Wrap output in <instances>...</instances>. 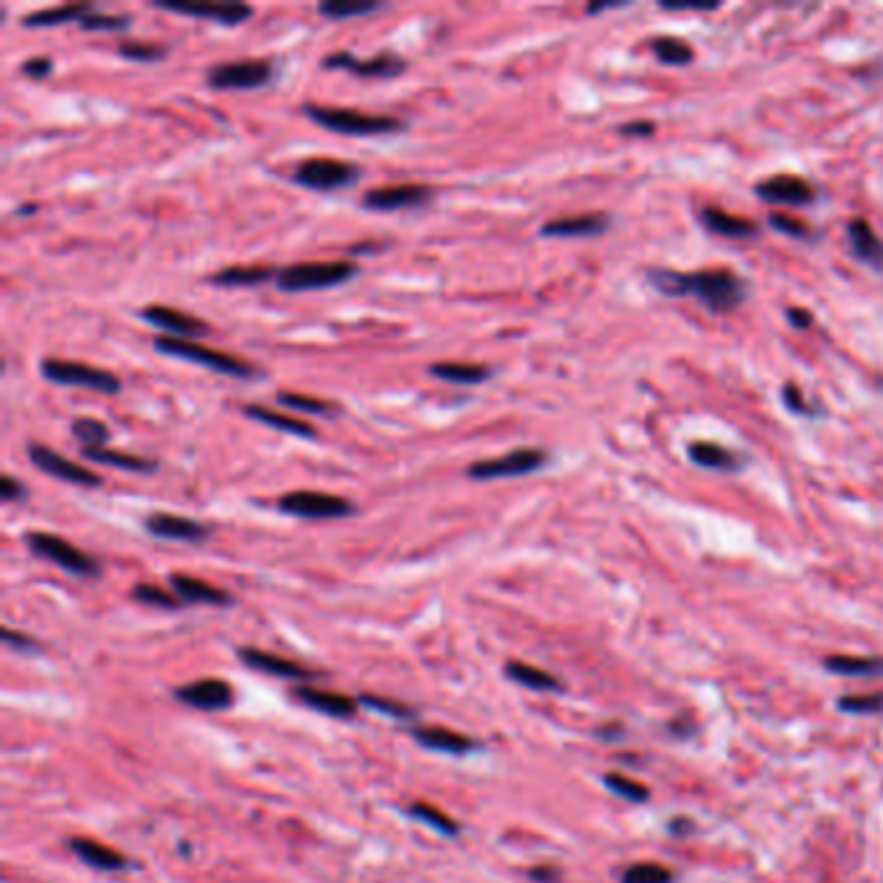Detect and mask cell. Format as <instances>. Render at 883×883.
I'll return each instance as SVG.
<instances>
[{"instance_id": "ee69618b", "label": "cell", "mask_w": 883, "mask_h": 883, "mask_svg": "<svg viewBox=\"0 0 883 883\" xmlns=\"http://www.w3.org/2000/svg\"><path fill=\"white\" fill-rule=\"evenodd\" d=\"M604 785L612 793L620 795V799H624V801L645 803L648 799H651V793H648L645 785H640L638 780H632V777L616 775V772H612V775H604Z\"/></svg>"}, {"instance_id": "cb8c5ba5", "label": "cell", "mask_w": 883, "mask_h": 883, "mask_svg": "<svg viewBox=\"0 0 883 883\" xmlns=\"http://www.w3.org/2000/svg\"><path fill=\"white\" fill-rule=\"evenodd\" d=\"M70 853H73L78 861L89 865V869L117 873L128 869V857L117 853V850L101 845V842H93L89 837H73L68 842Z\"/></svg>"}, {"instance_id": "7a4b0ae2", "label": "cell", "mask_w": 883, "mask_h": 883, "mask_svg": "<svg viewBox=\"0 0 883 883\" xmlns=\"http://www.w3.org/2000/svg\"><path fill=\"white\" fill-rule=\"evenodd\" d=\"M301 112L307 114L311 122L319 124V128L338 132V136L373 138V136H392V132L404 130V122L397 120L392 114H369V112H358V109L311 104V101H307V104L301 107Z\"/></svg>"}, {"instance_id": "4316f807", "label": "cell", "mask_w": 883, "mask_h": 883, "mask_svg": "<svg viewBox=\"0 0 883 883\" xmlns=\"http://www.w3.org/2000/svg\"><path fill=\"white\" fill-rule=\"evenodd\" d=\"M278 270L272 268H244V264H233V268H221L208 278L210 285L218 288H257L264 283H275Z\"/></svg>"}, {"instance_id": "1f68e13d", "label": "cell", "mask_w": 883, "mask_h": 883, "mask_svg": "<svg viewBox=\"0 0 883 883\" xmlns=\"http://www.w3.org/2000/svg\"><path fill=\"white\" fill-rule=\"evenodd\" d=\"M93 6L91 3H73V6H54V8H44V11H34L29 13L27 19H23V27L27 29H50V27H60V23H70V21H81L86 13H91Z\"/></svg>"}, {"instance_id": "9a60e30c", "label": "cell", "mask_w": 883, "mask_h": 883, "mask_svg": "<svg viewBox=\"0 0 883 883\" xmlns=\"http://www.w3.org/2000/svg\"><path fill=\"white\" fill-rule=\"evenodd\" d=\"M177 702L190 705L202 713H221L233 705V686L223 679H200V682L177 686L174 690Z\"/></svg>"}, {"instance_id": "277c9868", "label": "cell", "mask_w": 883, "mask_h": 883, "mask_svg": "<svg viewBox=\"0 0 883 883\" xmlns=\"http://www.w3.org/2000/svg\"><path fill=\"white\" fill-rule=\"evenodd\" d=\"M153 348L159 350L161 355L205 365V369L223 373V377L257 379V369L252 363L241 361V358H237V355L223 353V350L200 345V342H194V340H177V338H167V334H159V338L153 340Z\"/></svg>"}, {"instance_id": "9f6ffc18", "label": "cell", "mask_w": 883, "mask_h": 883, "mask_svg": "<svg viewBox=\"0 0 883 883\" xmlns=\"http://www.w3.org/2000/svg\"><path fill=\"white\" fill-rule=\"evenodd\" d=\"M529 876L534 879L536 883H554V881H558L560 873H558V869H531Z\"/></svg>"}, {"instance_id": "d6986e66", "label": "cell", "mask_w": 883, "mask_h": 883, "mask_svg": "<svg viewBox=\"0 0 883 883\" xmlns=\"http://www.w3.org/2000/svg\"><path fill=\"white\" fill-rule=\"evenodd\" d=\"M291 694L301 702V705H307L311 710H317V713H324L330 718H340V721H350V718H355L358 708H361V702L348 698V694L324 692V690H317V686H311V684L293 686Z\"/></svg>"}, {"instance_id": "9c48e42d", "label": "cell", "mask_w": 883, "mask_h": 883, "mask_svg": "<svg viewBox=\"0 0 883 883\" xmlns=\"http://www.w3.org/2000/svg\"><path fill=\"white\" fill-rule=\"evenodd\" d=\"M275 66L270 60H223L208 68L205 81L215 91H257L270 86Z\"/></svg>"}, {"instance_id": "c3c4849f", "label": "cell", "mask_w": 883, "mask_h": 883, "mask_svg": "<svg viewBox=\"0 0 883 883\" xmlns=\"http://www.w3.org/2000/svg\"><path fill=\"white\" fill-rule=\"evenodd\" d=\"M0 635H3V643L8 648H13V651H21V653L39 651V643H37L34 638H29L27 632H16L11 628H3V630H0Z\"/></svg>"}, {"instance_id": "4fadbf2b", "label": "cell", "mask_w": 883, "mask_h": 883, "mask_svg": "<svg viewBox=\"0 0 883 883\" xmlns=\"http://www.w3.org/2000/svg\"><path fill=\"white\" fill-rule=\"evenodd\" d=\"M435 198L433 187L428 184H387L363 194L361 205L377 213H394V210L423 208Z\"/></svg>"}, {"instance_id": "3957f363", "label": "cell", "mask_w": 883, "mask_h": 883, "mask_svg": "<svg viewBox=\"0 0 883 883\" xmlns=\"http://www.w3.org/2000/svg\"><path fill=\"white\" fill-rule=\"evenodd\" d=\"M358 275V264L350 260L334 262H299L280 268L275 275V288L283 293L324 291V288L345 285Z\"/></svg>"}, {"instance_id": "f546056e", "label": "cell", "mask_w": 883, "mask_h": 883, "mask_svg": "<svg viewBox=\"0 0 883 883\" xmlns=\"http://www.w3.org/2000/svg\"><path fill=\"white\" fill-rule=\"evenodd\" d=\"M850 244H853L857 260H863L871 268H881L883 264V241L876 237V231L871 229L869 221H850L847 225Z\"/></svg>"}, {"instance_id": "603a6c76", "label": "cell", "mask_w": 883, "mask_h": 883, "mask_svg": "<svg viewBox=\"0 0 883 883\" xmlns=\"http://www.w3.org/2000/svg\"><path fill=\"white\" fill-rule=\"evenodd\" d=\"M609 229V215L589 213L573 218H558L542 225V237L546 239H581V237H599Z\"/></svg>"}, {"instance_id": "5b68a950", "label": "cell", "mask_w": 883, "mask_h": 883, "mask_svg": "<svg viewBox=\"0 0 883 883\" xmlns=\"http://www.w3.org/2000/svg\"><path fill=\"white\" fill-rule=\"evenodd\" d=\"M23 544L29 546V552L34 554V558L52 562V565L62 568L70 575L78 578L101 575V565L93 554L78 550L76 544L68 542V539L50 534V531H27V534H23Z\"/></svg>"}, {"instance_id": "8992f818", "label": "cell", "mask_w": 883, "mask_h": 883, "mask_svg": "<svg viewBox=\"0 0 883 883\" xmlns=\"http://www.w3.org/2000/svg\"><path fill=\"white\" fill-rule=\"evenodd\" d=\"M39 373H42V379L50 381V384L81 387V389H91V392L107 394V397L120 394V389H122L120 377H114L112 371L97 369V365L81 363V361L44 358V361L39 363Z\"/></svg>"}, {"instance_id": "6da1fadb", "label": "cell", "mask_w": 883, "mask_h": 883, "mask_svg": "<svg viewBox=\"0 0 883 883\" xmlns=\"http://www.w3.org/2000/svg\"><path fill=\"white\" fill-rule=\"evenodd\" d=\"M651 283L666 295H694L713 311H731L746 301L744 280L731 275L725 270L710 272H674V270H651Z\"/></svg>"}, {"instance_id": "816d5d0a", "label": "cell", "mask_w": 883, "mask_h": 883, "mask_svg": "<svg viewBox=\"0 0 883 883\" xmlns=\"http://www.w3.org/2000/svg\"><path fill=\"white\" fill-rule=\"evenodd\" d=\"M770 223L775 225V229H780V231L791 233V237H809L806 223L793 221V218H785V215H770Z\"/></svg>"}, {"instance_id": "ac0fdd59", "label": "cell", "mask_w": 883, "mask_h": 883, "mask_svg": "<svg viewBox=\"0 0 883 883\" xmlns=\"http://www.w3.org/2000/svg\"><path fill=\"white\" fill-rule=\"evenodd\" d=\"M237 655L244 666L260 671V674H270L278 679H293V682H311V679L317 676V671H309L307 666H301V663H295V661L280 659V655H275V653L260 651V648H239Z\"/></svg>"}, {"instance_id": "d6a6232c", "label": "cell", "mask_w": 883, "mask_h": 883, "mask_svg": "<svg viewBox=\"0 0 883 883\" xmlns=\"http://www.w3.org/2000/svg\"><path fill=\"white\" fill-rule=\"evenodd\" d=\"M824 666L832 674L840 676H883V659L869 655V659H857V655H830L824 661Z\"/></svg>"}, {"instance_id": "60d3db41", "label": "cell", "mask_w": 883, "mask_h": 883, "mask_svg": "<svg viewBox=\"0 0 883 883\" xmlns=\"http://www.w3.org/2000/svg\"><path fill=\"white\" fill-rule=\"evenodd\" d=\"M651 47H653L655 58H659L661 62H666V66H686V62H692V58H694L692 47L674 37L653 39Z\"/></svg>"}, {"instance_id": "db71d44e", "label": "cell", "mask_w": 883, "mask_h": 883, "mask_svg": "<svg viewBox=\"0 0 883 883\" xmlns=\"http://www.w3.org/2000/svg\"><path fill=\"white\" fill-rule=\"evenodd\" d=\"M653 130H655L653 122H628L620 128L622 136H651Z\"/></svg>"}, {"instance_id": "ba28073f", "label": "cell", "mask_w": 883, "mask_h": 883, "mask_svg": "<svg viewBox=\"0 0 883 883\" xmlns=\"http://www.w3.org/2000/svg\"><path fill=\"white\" fill-rule=\"evenodd\" d=\"M363 169L353 161L342 159H307L291 171V179L299 187L314 192L345 190L361 182Z\"/></svg>"}, {"instance_id": "2e32d148", "label": "cell", "mask_w": 883, "mask_h": 883, "mask_svg": "<svg viewBox=\"0 0 883 883\" xmlns=\"http://www.w3.org/2000/svg\"><path fill=\"white\" fill-rule=\"evenodd\" d=\"M153 6L161 8V11L223 23V27H239V23H244L254 16V8L244 3H177V0H153Z\"/></svg>"}, {"instance_id": "30bf717a", "label": "cell", "mask_w": 883, "mask_h": 883, "mask_svg": "<svg viewBox=\"0 0 883 883\" xmlns=\"http://www.w3.org/2000/svg\"><path fill=\"white\" fill-rule=\"evenodd\" d=\"M546 464V451L542 449H515L498 459H482L466 466V476L476 482L511 480V476H526Z\"/></svg>"}, {"instance_id": "f35d334b", "label": "cell", "mask_w": 883, "mask_h": 883, "mask_svg": "<svg viewBox=\"0 0 883 883\" xmlns=\"http://www.w3.org/2000/svg\"><path fill=\"white\" fill-rule=\"evenodd\" d=\"M70 433L81 441V449H104L109 443V425L97 418H78L70 425Z\"/></svg>"}, {"instance_id": "f1b7e54d", "label": "cell", "mask_w": 883, "mask_h": 883, "mask_svg": "<svg viewBox=\"0 0 883 883\" xmlns=\"http://www.w3.org/2000/svg\"><path fill=\"white\" fill-rule=\"evenodd\" d=\"M505 676L511 682L526 686L531 692H562V682L550 671L529 666L523 661H508L505 663Z\"/></svg>"}, {"instance_id": "d4e9b609", "label": "cell", "mask_w": 883, "mask_h": 883, "mask_svg": "<svg viewBox=\"0 0 883 883\" xmlns=\"http://www.w3.org/2000/svg\"><path fill=\"white\" fill-rule=\"evenodd\" d=\"M241 412H244L249 420H254V423L272 428V431H283L288 435H295V439H317V428L311 425L309 420L283 415V412L264 408V404H244Z\"/></svg>"}, {"instance_id": "ab89813d", "label": "cell", "mask_w": 883, "mask_h": 883, "mask_svg": "<svg viewBox=\"0 0 883 883\" xmlns=\"http://www.w3.org/2000/svg\"><path fill=\"white\" fill-rule=\"evenodd\" d=\"M278 404H283V408L293 412H303V415H319V418H330V412L334 410L332 402L317 400V397L299 392H278Z\"/></svg>"}, {"instance_id": "b9f144b4", "label": "cell", "mask_w": 883, "mask_h": 883, "mask_svg": "<svg viewBox=\"0 0 883 883\" xmlns=\"http://www.w3.org/2000/svg\"><path fill=\"white\" fill-rule=\"evenodd\" d=\"M78 27L86 31H128L132 27L130 13H101L93 8L91 13H86Z\"/></svg>"}, {"instance_id": "44dd1931", "label": "cell", "mask_w": 883, "mask_h": 883, "mask_svg": "<svg viewBox=\"0 0 883 883\" xmlns=\"http://www.w3.org/2000/svg\"><path fill=\"white\" fill-rule=\"evenodd\" d=\"M171 591L177 593L184 604H208V606H231L233 596L229 591L218 589L213 583L200 581V578L187 573H171L169 575Z\"/></svg>"}, {"instance_id": "f5cc1de1", "label": "cell", "mask_w": 883, "mask_h": 883, "mask_svg": "<svg viewBox=\"0 0 883 883\" xmlns=\"http://www.w3.org/2000/svg\"><path fill=\"white\" fill-rule=\"evenodd\" d=\"M785 404L791 408L793 412H803V415H809L811 408L806 402H803L801 392H795V387H785Z\"/></svg>"}, {"instance_id": "d590c367", "label": "cell", "mask_w": 883, "mask_h": 883, "mask_svg": "<svg viewBox=\"0 0 883 883\" xmlns=\"http://www.w3.org/2000/svg\"><path fill=\"white\" fill-rule=\"evenodd\" d=\"M690 459L694 461V464H700L705 469H718V472L739 466L736 453H731L729 449H723V445H718V443H705V441H698L690 445Z\"/></svg>"}, {"instance_id": "8d00e7d4", "label": "cell", "mask_w": 883, "mask_h": 883, "mask_svg": "<svg viewBox=\"0 0 883 883\" xmlns=\"http://www.w3.org/2000/svg\"><path fill=\"white\" fill-rule=\"evenodd\" d=\"M130 596L136 599L138 604L169 609V612H177V609L184 606V601L179 599L174 591H167V589H161V585H153V583H136L132 585Z\"/></svg>"}, {"instance_id": "e575fe53", "label": "cell", "mask_w": 883, "mask_h": 883, "mask_svg": "<svg viewBox=\"0 0 883 883\" xmlns=\"http://www.w3.org/2000/svg\"><path fill=\"white\" fill-rule=\"evenodd\" d=\"M384 8V3H377V0H324V3L317 6V11L324 16V19L342 21V19H358V16H369L377 13Z\"/></svg>"}, {"instance_id": "681fc988", "label": "cell", "mask_w": 883, "mask_h": 883, "mask_svg": "<svg viewBox=\"0 0 883 883\" xmlns=\"http://www.w3.org/2000/svg\"><path fill=\"white\" fill-rule=\"evenodd\" d=\"M0 495H3L6 503H16V500H27L29 490L21 480H16L13 474H3V482H0Z\"/></svg>"}, {"instance_id": "bcb514c9", "label": "cell", "mask_w": 883, "mask_h": 883, "mask_svg": "<svg viewBox=\"0 0 883 883\" xmlns=\"http://www.w3.org/2000/svg\"><path fill=\"white\" fill-rule=\"evenodd\" d=\"M840 710H845V713H853V715H873L883 710V694L881 692H873V694H847V698L840 700Z\"/></svg>"}, {"instance_id": "5bb4252c", "label": "cell", "mask_w": 883, "mask_h": 883, "mask_svg": "<svg viewBox=\"0 0 883 883\" xmlns=\"http://www.w3.org/2000/svg\"><path fill=\"white\" fill-rule=\"evenodd\" d=\"M138 317L151 327H155V330H161L167 338H177V340H198L205 338L210 332L208 322H202V319L187 314V311L174 307H159V303H153V307L140 309Z\"/></svg>"}, {"instance_id": "ffe728a7", "label": "cell", "mask_w": 883, "mask_h": 883, "mask_svg": "<svg viewBox=\"0 0 883 883\" xmlns=\"http://www.w3.org/2000/svg\"><path fill=\"white\" fill-rule=\"evenodd\" d=\"M410 736L415 739L420 746L431 749V752L453 754V756H464L476 752V749H482L480 741L466 736V733L441 729V725H418V729H410Z\"/></svg>"}, {"instance_id": "7c38bea8", "label": "cell", "mask_w": 883, "mask_h": 883, "mask_svg": "<svg viewBox=\"0 0 883 883\" xmlns=\"http://www.w3.org/2000/svg\"><path fill=\"white\" fill-rule=\"evenodd\" d=\"M27 456L31 464L39 469V472L50 474V476H54V480L78 484V488H101V476L97 472H91V469H86L83 464H78V461H73V459L62 456L60 451L50 449L47 443L29 441Z\"/></svg>"}, {"instance_id": "74e56055", "label": "cell", "mask_w": 883, "mask_h": 883, "mask_svg": "<svg viewBox=\"0 0 883 883\" xmlns=\"http://www.w3.org/2000/svg\"><path fill=\"white\" fill-rule=\"evenodd\" d=\"M117 54L130 62H161L169 54V47L159 42H143V39H122L117 44Z\"/></svg>"}, {"instance_id": "f6af8a7d", "label": "cell", "mask_w": 883, "mask_h": 883, "mask_svg": "<svg viewBox=\"0 0 883 883\" xmlns=\"http://www.w3.org/2000/svg\"><path fill=\"white\" fill-rule=\"evenodd\" d=\"M358 702L365 708L377 710V713L387 715V718H397V721H415L418 718V710H412L410 705H402V702H394V700H384V698H371V694H361Z\"/></svg>"}, {"instance_id": "11a10c76", "label": "cell", "mask_w": 883, "mask_h": 883, "mask_svg": "<svg viewBox=\"0 0 883 883\" xmlns=\"http://www.w3.org/2000/svg\"><path fill=\"white\" fill-rule=\"evenodd\" d=\"M787 319H791V324L801 327V330H809L811 322H814L806 309H791V311H787Z\"/></svg>"}, {"instance_id": "8fae6325", "label": "cell", "mask_w": 883, "mask_h": 883, "mask_svg": "<svg viewBox=\"0 0 883 883\" xmlns=\"http://www.w3.org/2000/svg\"><path fill=\"white\" fill-rule=\"evenodd\" d=\"M324 70H345L358 78H373V81H389L400 78L408 70V60L397 52H379L373 58H358V54L342 50L330 52L322 58Z\"/></svg>"}, {"instance_id": "836d02e7", "label": "cell", "mask_w": 883, "mask_h": 883, "mask_svg": "<svg viewBox=\"0 0 883 883\" xmlns=\"http://www.w3.org/2000/svg\"><path fill=\"white\" fill-rule=\"evenodd\" d=\"M408 814H410L412 819H418V822L428 824V826H431V830H435L439 834H443V837L456 840L459 834H461V824L456 822V819H451L449 814H443L441 809L431 806V803H423V801L410 803V806H408Z\"/></svg>"}, {"instance_id": "83f0119b", "label": "cell", "mask_w": 883, "mask_h": 883, "mask_svg": "<svg viewBox=\"0 0 883 883\" xmlns=\"http://www.w3.org/2000/svg\"><path fill=\"white\" fill-rule=\"evenodd\" d=\"M428 373L441 381H449V384L459 387H474L484 384V381L492 379V369L484 363H431L428 365Z\"/></svg>"}, {"instance_id": "6f0895ef", "label": "cell", "mask_w": 883, "mask_h": 883, "mask_svg": "<svg viewBox=\"0 0 883 883\" xmlns=\"http://www.w3.org/2000/svg\"><path fill=\"white\" fill-rule=\"evenodd\" d=\"M16 213H19V215H34L37 205H34V202H27V205H21L19 210H16Z\"/></svg>"}, {"instance_id": "7dc6e473", "label": "cell", "mask_w": 883, "mask_h": 883, "mask_svg": "<svg viewBox=\"0 0 883 883\" xmlns=\"http://www.w3.org/2000/svg\"><path fill=\"white\" fill-rule=\"evenodd\" d=\"M54 70V62L50 58H29L27 62H21V76L31 78V81H44V78H50Z\"/></svg>"}, {"instance_id": "f907efd6", "label": "cell", "mask_w": 883, "mask_h": 883, "mask_svg": "<svg viewBox=\"0 0 883 883\" xmlns=\"http://www.w3.org/2000/svg\"><path fill=\"white\" fill-rule=\"evenodd\" d=\"M661 8L666 11H713V8H721V3H700V0H661Z\"/></svg>"}, {"instance_id": "7bdbcfd3", "label": "cell", "mask_w": 883, "mask_h": 883, "mask_svg": "<svg viewBox=\"0 0 883 883\" xmlns=\"http://www.w3.org/2000/svg\"><path fill=\"white\" fill-rule=\"evenodd\" d=\"M622 883H674V876L666 865L635 863L622 873Z\"/></svg>"}, {"instance_id": "52a82bcc", "label": "cell", "mask_w": 883, "mask_h": 883, "mask_svg": "<svg viewBox=\"0 0 883 883\" xmlns=\"http://www.w3.org/2000/svg\"><path fill=\"white\" fill-rule=\"evenodd\" d=\"M278 511L307 521H338L358 513V508L342 495H330V492L319 490H293L278 498Z\"/></svg>"}, {"instance_id": "7402d4cb", "label": "cell", "mask_w": 883, "mask_h": 883, "mask_svg": "<svg viewBox=\"0 0 883 883\" xmlns=\"http://www.w3.org/2000/svg\"><path fill=\"white\" fill-rule=\"evenodd\" d=\"M756 194L767 202H777V205H809L816 198L814 187L799 177H772L767 182L756 184Z\"/></svg>"}, {"instance_id": "4dcf8cb0", "label": "cell", "mask_w": 883, "mask_h": 883, "mask_svg": "<svg viewBox=\"0 0 883 883\" xmlns=\"http://www.w3.org/2000/svg\"><path fill=\"white\" fill-rule=\"evenodd\" d=\"M700 221L705 223V229H710L713 233H721V237H729V239L756 237V225L752 221H746V218H739V215H731V213H723V210H718V208L702 210Z\"/></svg>"}, {"instance_id": "484cf974", "label": "cell", "mask_w": 883, "mask_h": 883, "mask_svg": "<svg viewBox=\"0 0 883 883\" xmlns=\"http://www.w3.org/2000/svg\"><path fill=\"white\" fill-rule=\"evenodd\" d=\"M81 456L97 461V464L124 469V472H136V474H153L159 472L161 466L153 456H138V453H124L109 449V445H104V449H81Z\"/></svg>"}, {"instance_id": "e0dca14e", "label": "cell", "mask_w": 883, "mask_h": 883, "mask_svg": "<svg viewBox=\"0 0 883 883\" xmlns=\"http://www.w3.org/2000/svg\"><path fill=\"white\" fill-rule=\"evenodd\" d=\"M146 531L155 539H167V542H187V544H200L205 542L210 529L205 523L187 519V515L177 513H151L146 519Z\"/></svg>"}]
</instances>
